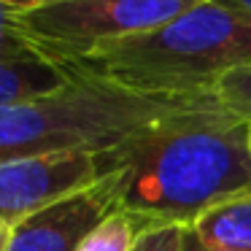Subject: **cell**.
<instances>
[{
    "label": "cell",
    "mask_w": 251,
    "mask_h": 251,
    "mask_svg": "<svg viewBox=\"0 0 251 251\" xmlns=\"http://www.w3.org/2000/svg\"><path fill=\"white\" fill-rule=\"evenodd\" d=\"M249 127L216 95L100 154V181L122 211L192 227L213 205L251 192Z\"/></svg>",
    "instance_id": "6da1fadb"
},
{
    "label": "cell",
    "mask_w": 251,
    "mask_h": 251,
    "mask_svg": "<svg viewBox=\"0 0 251 251\" xmlns=\"http://www.w3.org/2000/svg\"><path fill=\"white\" fill-rule=\"evenodd\" d=\"M114 211H119L114 192L105 181H98L3 229V251H78L89 232Z\"/></svg>",
    "instance_id": "8992f818"
},
{
    "label": "cell",
    "mask_w": 251,
    "mask_h": 251,
    "mask_svg": "<svg viewBox=\"0 0 251 251\" xmlns=\"http://www.w3.org/2000/svg\"><path fill=\"white\" fill-rule=\"evenodd\" d=\"M100 181L98 157L87 151H51L0 162V224L11 229L30 213L49 208Z\"/></svg>",
    "instance_id": "5b68a950"
},
{
    "label": "cell",
    "mask_w": 251,
    "mask_h": 251,
    "mask_svg": "<svg viewBox=\"0 0 251 251\" xmlns=\"http://www.w3.org/2000/svg\"><path fill=\"white\" fill-rule=\"evenodd\" d=\"M184 251H222V249H213V246L202 243V240L195 235V229L186 227V235H184Z\"/></svg>",
    "instance_id": "7c38bea8"
},
{
    "label": "cell",
    "mask_w": 251,
    "mask_h": 251,
    "mask_svg": "<svg viewBox=\"0 0 251 251\" xmlns=\"http://www.w3.org/2000/svg\"><path fill=\"white\" fill-rule=\"evenodd\" d=\"M202 243L222 251H251V192L213 205L195 224Z\"/></svg>",
    "instance_id": "ba28073f"
},
{
    "label": "cell",
    "mask_w": 251,
    "mask_h": 251,
    "mask_svg": "<svg viewBox=\"0 0 251 251\" xmlns=\"http://www.w3.org/2000/svg\"><path fill=\"white\" fill-rule=\"evenodd\" d=\"M68 73L71 81L60 92L27 105L0 108V162L51 151L100 157L149 127L216 98V92L151 95L73 68Z\"/></svg>",
    "instance_id": "7a4b0ae2"
},
{
    "label": "cell",
    "mask_w": 251,
    "mask_h": 251,
    "mask_svg": "<svg viewBox=\"0 0 251 251\" xmlns=\"http://www.w3.org/2000/svg\"><path fill=\"white\" fill-rule=\"evenodd\" d=\"M249 65L251 19L213 0H200L151 33L108 44L62 68L92 73L138 92L202 95Z\"/></svg>",
    "instance_id": "3957f363"
},
{
    "label": "cell",
    "mask_w": 251,
    "mask_h": 251,
    "mask_svg": "<svg viewBox=\"0 0 251 251\" xmlns=\"http://www.w3.org/2000/svg\"><path fill=\"white\" fill-rule=\"evenodd\" d=\"M186 227L181 224H154L138 238L132 251H184Z\"/></svg>",
    "instance_id": "8fae6325"
},
{
    "label": "cell",
    "mask_w": 251,
    "mask_h": 251,
    "mask_svg": "<svg viewBox=\"0 0 251 251\" xmlns=\"http://www.w3.org/2000/svg\"><path fill=\"white\" fill-rule=\"evenodd\" d=\"M38 3H46V0H0L3 11H22V8L38 6Z\"/></svg>",
    "instance_id": "5bb4252c"
},
{
    "label": "cell",
    "mask_w": 251,
    "mask_h": 251,
    "mask_svg": "<svg viewBox=\"0 0 251 251\" xmlns=\"http://www.w3.org/2000/svg\"><path fill=\"white\" fill-rule=\"evenodd\" d=\"M213 3H219V6L229 8V11L240 14V17L251 19V0H213Z\"/></svg>",
    "instance_id": "4fadbf2b"
},
{
    "label": "cell",
    "mask_w": 251,
    "mask_h": 251,
    "mask_svg": "<svg viewBox=\"0 0 251 251\" xmlns=\"http://www.w3.org/2000/svg\"><path fill=\"white\" fill-rule=\"evenodd\" d=\"M154 224L157 222L141 216V213L119 208V211H114L103 224H98L89 232V238L81 243L78 251H132L138 238Z\"/></svg>",
    "instance_id": "9c48e42d"
},
{
    "label": "cell",
    "mask_w": 251,
    "mask_h": 251,
    "mask_svg": "<svg viewBox=\"0 0 251 251\" xmlns=\"http://www.w3.org/2000/svg\"><path fill=\"white\" fill-rule=\"evenodd\" d=\"M249 146H251V127H249Z\"/></svg>",
    "instance_id": "9a60e30c"
},
{
    "label": "cell",
    "mask_w": 251,
    "mask_h": 251,
    "mask_svg": "<svg viewBox=\"0 0 251 251\" xmlns=\"http://www.w3.org/2000/svg\"><path fill=\"white\" fill-rule=\"evenodd\" d=\"M71 73L54 60L25 44L11 27L3 25L0 44V108L27 105L68 87Z\"/></svg>",
    "instance_id": "52a82bcc"
},
{
    "label": "cell",
    "mask_w": 251,
    "mask_h": 251,
    "mask_svg": "<svg viewBox=\"0 0 251 251\" xmlns=\"http://www.w3.org/2000/svg\"><path fill=\"white\" fill-rule=\"evenodd\" d=\"M200 0H46L22 11H3V25L25 44L73 65L98 49L151 33Z\"/></svg>",
    "instance_id": "277c9868"
},
{
    "label": "cell",
    "mask_w": 251,
    "mask_h": 251,
    "mask_svg": "<svg viewBox=\"0 0 251 251\" xmlns=\"http://www.w3.org/2000/svg\"><path fill=\"white\" fill-rule=\"evenodd\" d=\"M213 92L219 95V100H222L229 111L251 119V65L229 73L227 78H222Z\"/></svg>",
    "instance_id": "30bf717a"
}]
</instances>
